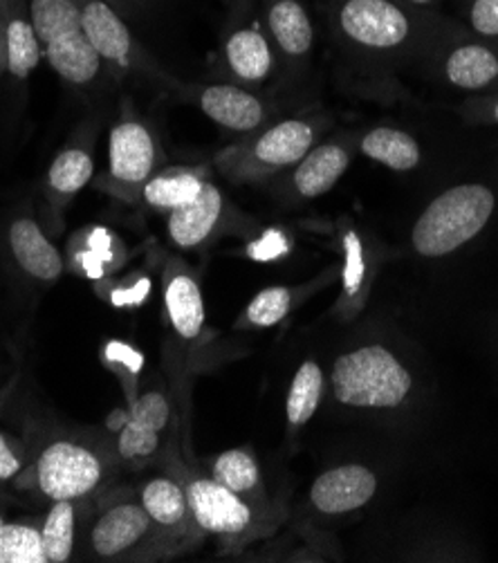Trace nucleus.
<instances>
[{
	"label": "nucleus",
	"mask_w": 498,
	"mask_h": 563,
	"mask_svg": "<svg viewBox=\"0 0 498 563\" xmlns=\"http://www.w3.org/2000/svg\"><path fill=\"white\" fill-rule=\"evenodd\" d=\"M21 474V461L14 454V449L8 444V440L0 435V481H10Z\"/></svg>",
	"instance_id": "34"
},
{
	"label": "nucleus",
	"mask_w": 498,
	"mask_h": 563,
	"mask_svg": "<svg viewBox=\"0 0 498 563\" xmlns=\"http://www.w3.org/2000/svg\"><path fill=\"white\" fill-rule=\"evenodd\" d=\"M198 103L211 122L234 133H256L269 115L261 97L232 84H211L200 88Z\"/></svg>",
	"instance_id": "13"
},
{
	"label": "nucleus",
	"mask_w": 498,
	"mask_h": 563,
	"mask_svg": "<svg viewBox=\"0 0 498 563\" xmlns=\"http://www.w3.org/2000/svg\"><path fill=\"white\" fill-rule=\"evenodd\" d=\"M95 162L84 148H68L54 157L47 172V189L57 200L75 198L90 180Z\"/></svg>",
	"instance_id": "27"
},
{
	"label": "nucleus",
	"mask_w": 498,
	"mask_h": 563,
	"mask_svg": "<svg viewBox=\"0 0 498 563\" xmlns=\"http://www.w3.org/2000/svg\"><path fill=\"white\" fill-rule=\"evenodd\" d=\"M164 308L174 332L185 344L200 340L204 330V301L196 276L182 265L171 261L164 274Z\"/></svg>",
	"instance_id": "14"
},
{
	"label": "nucleus",
	"mask_w": 498,
	"mask_h": 563,
	"mask_svg": "<svg viewBox=\"0 0 498 563\" xmlns=\"http://www.w3.org/2000/svg\"><path fill=\"white\" fill-rule=\"evenodd\" d=\"M10 247L19 265L38 280H57L64 274V258L54 247L38 222L32 218H21L10 228Z\"/></svg>",
	"instance_id": "18"
},
{
	"label": "nucleus",
	"mask_w": 498,
	"mask_h": 563,
	"mask_svg": "<svg viewBox=\"0 0 498 563\" xmlns=\"http://www.w3.org/2000/svg\"><path fill=\"white\" fill-rule=\"evenodd\" d=\"M281 252H284V241L279 239V234H269V239H265L261 245L254 247L256 258H274Z\"/></svg>",
	"instance_id": "35"
},
{
	"label": "nucleus",
	"mask_w": 498,
	"mask_h": 563,
	"mask_svg": "<svg viewBox=\"0 0 498 563\" xmlns=\"http://www.w3.org/2000/svg\"><path fill=\"white\" fill-rule=\"evenodd\" d=\"M342 299L337 303V310L344 319H351L364 308L370 295V288L377 278L379 254L353 228L342 234Z\"/></svg>",
	"instance_id": "16"
},
{
	"label": "nucleus",
	"mask_w": 498,
	"mask_h": 563,
	"mask_svg": "<svg viewBox=\"0 0 498 563\" xmlns=\"http://www.w3.org/2000/svg\"><path fill=\"white\" fill-rule=\"evenodd\" d=\"M108 157L110 168L106 187L118 196L135 198L157 172L159 146L144 122L122 120L110 131Z\"/></svg>",
	"instance_id": "9"
},
{
	"label": "nucleus",
	"mask_w": 498,
	"mask_h": 563,
	"mask_svg": "<svg viewBox=\"0 0 498 563\" xmlns=\"http://www.w3.org/2000/svg\"><path fill=\"white\" fill-rule=\"evenodd\" d=\"M335 27L348 45L375 56H391L416 38V19L398 0H337Z\"/></svg>",
	"instance_id": "7"
},
{
	"label": "nucleus",
	"mask_w": 498,
	"mask_h": 563,
	"mask_svg": "<svg viewBox=\"0 0 498 563\" xmlns=\"http://www.w3.org/2000/svg\"><path fill=\"white\" fill-rule=\"evenodd\" d=\"M106 3H108V5H113V8L120 12V10H124V5L133 3V0H106Z\"/></svg>",
	"instance_id": "38"
},
{
	"label": "nucleus",
	"mask_w": 498,
	"mask_h": 563,
	"mask_svg": "<svg viewBox=\"0 0 498 563\" xmlns=\"http://www.w3.org/2000/svg\"><path fill=\"white\" fill-rule=\"evenodd\" d=\"M3 526H5V521H3V519H0V530H3Z\"/></svg>",
	"instance_id": "39"
},
{
	"label": "nucleus",
	"mask_w": 498,
	"mask_h": 563,
	"mask_svg": "<svg viewBox=\"0 0 498 563\" xmlns=\"http://www.w3.org/2000/svg\"><path fill=\"white\" fill-rule=\"evenodd\" d=\"M325 388V375L314 360L303 362L290 384L286 400V418L292 429H299L312 420L317 413Z\"/></svg>",
	"instance_id": "26"
},
{
	"label": "nucleus",
	"mask_w": 498,
	"mask_h": 563,
	"mask_svg": "<svg viewBox=\"0 0 498 563\" xmlns=\"http://www.w3.org/2000/svg\"><path fill=\"white\" fill-rule=\"evenodd\" d=\"M292 301L295 295L290 288H265L247 303L243 319L254 328H272L288 317V312L292 310Z\"/></svg>",
	"instance_id": "30"
},
{
	"label": "nucleus",
	"mask_w": 498,
	"mask_h": 563,
	"mask_svg": "<svg viewBox=\"0 0 498 563\" xmlns=\"http://www.w3.org/2000/svg\"><path fill=\"white\" fill-rule=\"evenodd\" d=\"M225 62L241 81L256 84L272 73L274 54L258 30L239 27L225 41Z\"/></svg>",
	"instance_id": "21"
},
{
	"label": "nucleus",
	"mask_w": 498,
	"mask_h": 563,
	"mask_svg": "<svg viewBox=\"0 0 498 563\" xmlns=\"http://www.w3.org/2000/svg\"><path fill=\"white\" fill-rule=\"evenodd\" d=\"M185 487L193 523L202 534H213L230 550H236L269 530L265 508L250 503L213 476L185 474Z\"/></svg>",
	"instance_id": "6"
},
{
	"label": "nucleus",
	"mask_w": 498,
	"mask_h": 563,
	"mask_svg": "<svg viewBox=\"0 0 498 563\" xmlns=\"http://www.w3.org/2000/svg\"><path fill=\"white\" fill-rule=\"evenodd\" d=\"M211 476L258 508H265L261 467L250 449H230V452L220 454L211 463Z\"/></svg>",
	"instance_id": "24"
},
{
	"label": "nucleus",
	"mask_w": 498,
	"mask_h": 563,
	"mask_svg": "<svg viewBox=\"0 0 498 563\" xmlns=\"http://www.w3.org/2000/svg\"><path fill=\"white\" fill-rule=\"evenodd\" d=\"M267 30L286 56L303 59L310 54L314 30L299 0H272V5L267 8Z\"/></svg>",
	"instance_id": "20"
},
{
	"label": "nucleus",
	"mask_w": 498,
	"mask_h": 563,
	"mask_svg": "<svg viewBox=\"0 0 498 563\" xmlns=\"http://www.w3.org/2000/svg\"><path fill=\"white\" fill-rule=\"evenodd\" d=\"M442 75L458 90H487L498 81V54L483 43H463L445 54Z\"/></svg>",
	"instance_id": "19"
},
{
	"label": "nucleus",
	"mask_w": 498,
	"mask_h": 563,
	"mask_svg": "<svg viewBox=\"0 0 498 563\" xmlns=\"http://www.w3.org/2000/svg\"><path fill=\"white\" fill-rule=\"evenodd\" d=\"M351 157L353 148L342 137L314 146L299 164H295L290 189L301 200H312L328 194L346 174Z\"/></svg>",
	"instance_id": "15"
},
{
	"label": "nucleus",
	"mask_w": 498,
	"mask_h": 563,
	"mask_svg": "<svg viewBox=\"0 0 498 563\" xmlns=\"http://www.w3.org/2000/svg\"><path fill=\"white\" fill-rule=\"evenodd\" d=\"M377 474L366 465H340L323 472L310 487L312 508L325 517H344L362 510L377 494Z\"/></svg>",
	"instance_id": "11"
},
{
	"label": "nucleus",
	"mask_w": 498,
	"mask_h": 563,
	"mask_svg": "<svg viewBox=\"0 0 498 563\" xmlns=\"http://www.w3.org/2000/svg\"><path fill=\"white\" fill-rule=\"evenodd\" d=\"M359 151L368 159L379 162L384 166L394 168V172H402V174L413 172V168H418L422 162V151L416 137L394 126L370 129L359 140Z\"/></svg>",
	"instance_id": "22"
},
{
	"label": "nucleus",
	"mask_w": 498,
	"mask_h": 563,
	"mask_svg": "<svg viewBox=\"0 0 498 563\" xmlns=\"http://www.w3.org/2000/svg\"><path fill=\"white\" fill-rule=\"evenodd\" d=\"M332 398L357 411H396L413 393L407 364L381 344H366L342 353L330 373Z\"/></svg>",
	"instance_id": "2"
},
{
	"label": "nucleus",
	"mask_w": 498,
	"mask_h": 563,
	"mask_svg": "<svg viewBox=\"0 0 498 563\" xmlns=\"http://www.w3.org/2000/svg\"><path fill=\"white\" fill-rule=\"evenodd\" d=\"M319 126L310 120H284L256 133L215 157V164L230 180H263L299 164L312 148Z\"/></svg>",
	"instance_id": "5"
},
{
	"label": "nucleus",
	"mask_w": 498,
	"mask_h": 563,
	"mask_svg": "<svg viewBox=\"0 0 498 563\" xmlns=\"http://www.w3.org/2000/svg\"><path fill=\"white\" fill-rule=\"evenodd\" d=\"M487 115H489V120H491L494 124H498V97L489 103V108H487Z\"/></svg>",
	"instance_id": "37"
},
{
	"label": "nucleus",
	"mask_w": 498,
	"mask_h": 563,
	"mask_svg": "<svg viewBox=\"0 0 498 563\" xmlns=\"http://www.w3.org/2000/svg\"><path fill=\"white\" fill-rule=\"evenodd\" d=\"M398 3H402V5H413V8H429V5H433L435 0H398Z\"/></svg>",
	"instance_id": "36"
},
{
	"label": "nucleus",
	"mask_w": 498,
	"mask_h": 563,
	"mask_svg": "<svg viewBox=\"0 0 498 563\" xmlns=\"http://www.w3.org/2000/svg\"><path fill=\"white\" fill-rule=\"evenodd\" d=\"M34 474L36 487L52 503H79L101 487L108 476V465L90 444L54 440L41 452Z\"/></svg>",
	"instance_id": "8"
},
{
	"label": "nucleus",
	"mask_w": 498,
	"mask_h": 563,
	"mask_svg": "<svg viewBox=\"0 0 498 563\" xmlns=\"http://www.w3.org/2000/svg\"><path fill=\"white\" fill-rule=\"evenodd\" d=\"M47 563H66L77 548V503L54 500L41 528Z\"/></svg>",
	"instance_id": "25"
},
{
	"label": "nucleus",
	"mask_w": 498,
	"mask_h": 563,
	"mask_svg": "<svg viewBox=\"0 0 498 563\" xmlns=\"http://www.w3.org/2000/svg\"><path fill=\"white\" fill-rule=\"evenodd\" d=\"M469 25L480 36H498V0H474Z\"/></svg>",
	"instance_id": "33"
},
{
	"label": "nucleus",
	"mask_w": 498,
	"mask_h": 563,
	"mask_svg": "<svg viewBox=\"0 0 498 563\" xmlns=\"http://www.w3.org/2000/svg\"><path fill=\"white\" fill-rule=\"evenodd\" d=\"M137 496L155 530L174 552L182 550L185 543H193L196 539L202 537L191 517V505L182 476H151L140 485Z\"/></svg>",
	"instance_id": "10"
},
{
	"label": "nucleus",
	"mask_w": 498,
	"mask_h": 563,
	"mask_svg": "<svg viewBox=\"0 0 498 563\" xmlns=\"http://www.w3.org/2000/svg\"><path fill=\"white\" fill-rule=\"evenodd\" d=\"M0 563H47L41 528L5 523L0 530Z\"/></svg>",
	"instance_id": "29"
},
{
	"label": "nucleus",
	"mask_w": 498,
	"mask_h": 563,
	"mask_svg": "<svg viewBox=\"0 0 498 563\" xmlns=\"http://www.w3.org/2000/svg\"><path fill=\"white\" fill-rule=\"evenodd\" d=\"M223 194H220V189L213 183H207L202 194L193 202L169 213L166 228H169L174 245H178L180 250H196L213 236L220 220H223Z\"/></svg>",
	"instance_id": "17"
},
{
	"label": "nucleus",
	"mask_w": 498,
	"mask_h": 563,
	"mask_svg": "<svg viewBox=\"0 0 498 563\" xmlns=\"http://www.w3.org/2000/svg\"><path fill=\"white\" fill-rule=\"evenodd\" d=\"M30 21L43 56L64 81L86 86L99 75L103 62L84 34L79 0H32Z\"/></svg>",
	"instance_id": "4"
},
{
	"label": "nucleus",
	"mask_w": 498,
	"mask_h": 563,
	"mask_svg": "<svg viewBox=\"0 0 498 563\" xmlns=\"http://www.w3.org/2000/svg\"><path fill=\"white\" fill-rule=\"evenodd\" d=\"M126 418H131L133 422L151 429V431H157V433H164L166 427H169L171 422V405H169V398L164 396L162 390H146L142 393L140 398H135L131 402V409L126 411Z\"/></svg>",
	"instance_id": "32"
},
{
	"label": "nucleus",
	"mask_w": 498,
	"mask_h": 563,
	"mask_svg": "<svg viewBox=\"0 0 498 563\" xmlns=\"http://www.w3.org/2000/svg\"><path fill=\"white\" fill-rule=\"evenodd\" d=\"M169 554L174 550L131 492L101 505L86 530L84 556L95 561H151Z\"/></svg>",
	"instance_id": "3"
},
{
	"label": "nucleus",
	"mask_w": 498,
	"mask_h": 563,
	"mask_svg": "<svg viewBox=\"0 0 498 563\" xmlns=\"http://www.w3.org/2000/svg\"><path fill=\"white\" fill-rule=\"evenodd\" d=\"M81 27L101 62L118 68H133L140 64V52L133 34L120 12L106 0H79Z\"/></svg>",
	"instance_id": "12"
},
{
	"label": "nucleus",
	"mask_w": 498,
	"mask_h": 563,
	"mask_svg": "<svg viewBox=\"0 0 498 563\" xmlns=\"http://www.w3.org/2000/svg\"><path fill=\"white\" fill-rule=\"evenodd\" d=\"M5 45H8V68L16 79H25L41 62L43 47L36 36V30L32 21L23 16H14L8 23L5 32Z\"/></svg>",
	"instance_id": "28"
},
{
	"label": "nucleus",
	"mask_w": 498,
	"mask_h": 563,
	"mask_svg": "<svg viewBox=\"0 0 498 563\" xmlns=\"http://www.w3.org/2000/svg\"><path fill=\"white\" fill-rule=\"evenodd\" d=\"M209 180H204L202 174L191 172V168H171V172L164 174H155L140 191L142 202H146L153 209H162V211H176L189 202H193L204 185Z\"/></svg>",
	"instance_id": "23"
},
{
	"label": "nucleus",
	"mask_w": 498,
	"mask_h": 563,
	"mask_svg": "<svg viewBox=\"0 0 498 563\" xmlns=\"http://www.w3.org/2000/svg\"><path fill=\"white\" fill-rule=\"evenodd\" d=\"M162 433L151 431L124 413V424L118 433V454L129 463H144L159 452Z\"/></svg>",
	"instance_id": "31"
},
{
	"label": "nucleus",
	"mask_w": 498,
	"mask_h": 563,
	"mask_svg": "<svg viewBox=\"0 0 498 563\" xmlns=\"http://www.w3.org/2000/svg\"><path fill=\"white\" fill-rule=\"evenodd\" d=\"M498 209V194L487 183H461L435 196L411 230V245L422 258H442L476 241Z\"/></svg>",
	"instance_id": "1"
}]
</instances>
